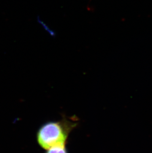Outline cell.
<instances>
[{
    "label": "cell",
    "mask_w": 152,
    "mask_h": 153,
    "mask_svg": "<svg viewBox=\"0 0 152 153\" xmlns=\"http://www.w3.org/2000/svg\"><path fill=\"white\" fill-rule=\"evenodd\" d=\"M37 22L38 23H39L42 26L44 29L46 31V32H47L52 37L55 38L56 37V31L50 28V27L45 23V22H44L41 19L40 17L39 16H37Z\"/></svg>",
    "instance_id": "7a4b0ae2"
},
{
    "label": "cell",
    "mask_w": 152,
    "mask_h": 153,
    "mask_svg": "<svg viewBox=\"0 0 152 153\" xmlns=\"http://www.w3.org/2000/svg\"><path fill=\"white\" fill-rule=\"evenodd\" d=\"M77 125L75 120L63 119L49 121L42 125L37 133V140L41 147L47 150L53 146L66 144L68 137Z\"/></svg>",
    "instance_id": "6da1fadb"
},
{
    "label": "cell",
    "mask_w": 152,
    "mask_h": 153,
    "mask_svg": "<svg viewBox=\"0 0 152 153\" xmlns=\"http://www.w3.org/2000/svg\"><path fill=\"white\" fill-rule=\"evenodd\" d=\"M46 150V153H68L66 144L53 146Z\"/></svg>",
    "instance_id": "3957f363"
}]
</instances>
